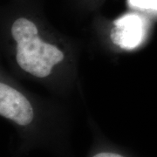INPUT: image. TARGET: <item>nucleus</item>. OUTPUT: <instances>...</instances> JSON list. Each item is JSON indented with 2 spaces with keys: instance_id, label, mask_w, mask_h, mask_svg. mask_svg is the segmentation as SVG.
Here are the masks:
<instances>
[{
  "instance_id": "f257e3e1",
  "label": "nucleus",
  "mask_w": 157,
  "mask_h": 157,
  "mask_svg": "<svg viewBox=\"0 0 157 157\" xmlns=\"http://www.w3.org/2000/svg\"><path fill=\"white\" fill-rule=\"evenodd\" d=\"M11 35L17 42V64L23 70L39 78H45L52 67L63 60L64 54L55 45L42 41L38 28L26 18H18L11 27Z\"/></svg>"
},
{
  "instance_id": "f03ea898",
  "label": "nucleus",
  "mask_w": 157,
  "mask_h": 157,
  "mask_svg": "<svg viewBox=\"0 0 157 157\" xmlns=\"http://www.w3.org/2000/svg\"><path fill=\"white\" fill-rule=\"evenodd\" d=\"M0 114L21 126L32 122L33 110L28 100L10 86L0 84Z\"/></svg>"
},
{
  "instance_id": "7ed1b4c3",
  "label": "nucleus",
  "mask_w": 157,
  "mask_h": 157,
  "mask_svg": "<svg viewBox=\"0 0 157 157\" xmlns=\"http://www.w3.org/2000/svg\"><path fill=\"white\" fill-rule=\"evenodd\" d=\"M115 28L111 33V39L123 49L131 50L140 45L145 35V24L136 14H128L114 22Z\"/></svg>"
},
{
  "instance_id": "20e7f679",
  "label": "nucleus",
  "mask_w": 157,
  "mask_h": 157,
  "mask_svg": "<svg viewBox=\"0 0 157 157\" xmlns=\"http://www.w3.org/2000/svg\"><path fill=\"white\" fill-rule=\"evenodd\" d=\"M128 2L129 5L133 7L157 12V0H128Z\"/></svg>"
},
{
  "instance_id": "39448f33",
  "label": "nucleus",
  "mask_w": 157,
  "mask_h": 157,
  "mask_svg": "<svg viewBox=\"0 0 157 157\" xmlns=\"http://www.w3.org/2000/svg\"><path fill=\"white\" fill-rule=\"evenodd\" d=\"M94 157H123L117 154H113V153H101L98 154Z\"/></svg>"
}]
</instances>
